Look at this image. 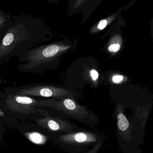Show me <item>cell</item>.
I'll return each mask as SVG.
<instances>
[{
  "label": "cell",
  "instance_id": "cell-1",
  "mask_svg": "<svg viewBox=\"0 0 153 153\" xmlns=\"http://www.w3.org/2000/svg\"><path fill=\"white\" fill-rule=\"evenodd\" d=\"M12 19L13 25L3 36L1 42V57L10 53L21 42L51 34L49 28L40 18L22 13L13 15Z\"/></svg>",
  "mask_w": 153,
  "mask_h": 153
},
{
  "label": "cell",
  "instance_id": "cell-2",
  "mask_svg": "<svg viewBox=\"0 0 153 153\" xmlns=\"http://www.w3.org/2000/svg\"><path fill=\"white\" fill-rule=\"evenodd\" d=\"M103 134L97 130L82 128L66 134H49V139L64 152L85 153L98 143Z\"/></svg>",
  "mask_w": 153,
  "mask_h": 153
},
{
  "label": "cell",
  "instance_id": "cell-3",
  "mask_svg": "<svg viewBox=\"0 0 153 153\" xmlns=\"http://www.w3.org/2000/svg\"><path fill=\"white\" fill-rule=\"evenodd\" d=\"M39 107L51 109L63 118L72 119L88 126H93L98 122L97 117L74 98L39 100Z\"/></svg>",
  "mask_w": 153,
  "mask_h": 153
},
{
  "label": "cell",
  "instance_id": "cell-4",
  "mask_svg": "<svg viewBox=\"0 0 153 153\" xmlns=\"http://www.w3.org/2000/svg\"><path fill=\"white\" fill-rule=\"evenodd\" d=\"M8 110L19 118L29 119L34 120L37 118L50 113L39 107V100L29 96L16 94H9L4 100Z\"/></svg>",
  "mask_w": 153,
  "mask_h": 153
},
{
  "label": "cell",
  "instance_id": "cell-5",
  "mask_svg": "<svg viewBox=\"0 0 153 153\" xmlns=\"http://www.w3.org/2000/svg\"><path fill=\"white\" fill-rule=\"evenodd\" d=\"M72 46L71 44L63 41L34 48L28 53L27 65L37 66L49 62L68 51Z\"/></svg>",
  "mask_w": 153,
  "mask_h": 153
},
{
  "label": "cell",
  "instance_id": "cell-6",
  "mask_svg": "<svg viewBox=\"0 0 153 153\" xmlns=\"http://www.w3.org/2000/svg\"><path fill=\"white\" fill-rule=\"evenodd\" d=\"M15 94L49 99H60L66 97L75 99L79 96V94L74 91L61 86L44 84H33L22 86L17 90Z\"/></svg>",
  "mask_w": 153,
  "mask_h": 153
},
{
  "label": "cell",
  "instance_id": "cell-7",
  "mask_svg": "<svg viewBox=\"0 0 153 153\" xmlns=\"http://www.w3.org/2000/svg\"><path fill=\"white\" fill-rule=\"evenodd\" d=\"M33 121L49 134H66L82 128L64 118L50 114L37 118Z\"/></svg>",
  "mask_w": 153,
  "mask_h": 153
},
{
  "label": "cell",
  "instance_id": "cell-8",
  "mask_svg": "<svg viewBox=\"0 0 153 153\" xmlns=\"http://www.w3.org/2000/svg\"><path fill=\"white\" fill-rule=\"evenodd\" d=\"M102 0H68L67 12L69 17L81 14L80 24L83 25L90 19Z\"/></svg>",
  "mask_w": 153,
  "mask_h": 153
},
{
  "label": "cell",
  "instance_id": "cell-9",
  "mask_svg": "<svg viewBox=\"0 0 153 153\" xmlns=\"http://www.w3.org/2000/svg\"><path fill=\"white\" fill-rule=\"evenodd\" d=\"M137 0H133L129 2L128 4L123 6L121 8L116 11L111 15L100 20L92 26L90 30V33L91 34H95L106 28L108 26L116 21L118 20L119 18L122 17V13L126 11L130 7L132 6Z\"/></svg>",
  "mask_w": 153,
  "mask_h": 153
},
{
  "label": "cell",
  "instance_id": "cell-10",
  "mask_svg": "<svg viewBox=\"0 0 153 153\" xmlns=\"http://www.w3.org/2000/svg\"><path fill=\"white\" fill-rule=\"evenodd\" d=\"M13 23L10 13H6L3 10H0V29L4 36L12 27Z\"/></svg>",
  "mask_w": 153,
  "mask_h": 153
},
{
  "label": "cell",
  "instance_id": "cell-11",
  "mask_svg": "<svg viewBox=\"0 0 153 153\" xmlns=\"http://www.w3.org/2000/svg\"><path fill=\"white\" fill-rule=\"evenodd\" d=\"M106 139V136L105 134H103L102 137H101L100 140H99L98 143L94 146H93L90 150L85 153H98L99 151L100 150L101 148L102 147L104 144V141Z\"/></svg>",
  "mask_w": 153,
  "mask_h": 153
},
{
  "label": "cell",
  "instance_id": "cell-12",
  "mask_svg": "<svg viewBox=\"0 0 153 153\" xmlns=\"http://www.w3.org/2000/svg\"><path fill=\"white\" fill-rule=\"evenodd\" d=\"M120 46L119 44H112L110 46L108 50L110 52H116L120 49Z\"/></svg>",
  "mask_w": 153,
  "mask_h": 153
},
{
  "label": "cell",
  "instance_id": "cell-13",
  "mask_svg": "<svg viewBox=\"0 0 153 153\" xmlns=\"http://www.w3.org/2000/svg\"><path fill=\"white\" fill-rule=\"evenodd\" d=\"M90 75L91 78L94 81H96L99 78V73L96 70L94 69H93L90 71Z\"/></svg>",
  "mask_w": 153,
  "mask_h": 153
},
{
  "label": "cell",
  "instance_id": "cell-14",
  "mask_svg": "<svg viewBox=\"0 0 153 153\" xmlns=\"http://www.w3.org/2000/svg\"><path fill=\"white\" fill-rule=\"evenodd\" d=\"M123 78H124V77H123V76H121V75H116V76H113L112 80H113L114 82L118 83L122 81L123 80Z\"/></svg>",
  "mask_w": 153,
  "mask_h": 153
},
{
  "label": "cell",
  "instance_id": "cell-15",
  "mask_svg": "<svg viewBox=\"0 0 153 153\" xmlns=\"http://www.w3.org/2000/svg\"><path fill=\"white\" fill-rule=\"evenodd\" d=\"M59 1V0H47V1L50 4H56Z\"/></svg>",
  "mask_w": 153,
  "mask_h": 153
},
{
  "label": "cell",
  "instance_id": "cell-16",
  "mask_svg": "<svg viewBox=\"0 0 153 153\" xmlns=\"http://www.w3.org/2000/svg\"><path fill=\"white\" fill-rule=\"evenodd\" d=\"M151 26H152V37L153 38V16L152 18V24H151Z\"/></svg>",
  "mask_w": 153,
  "mask_h": 153
}]
</instances>
